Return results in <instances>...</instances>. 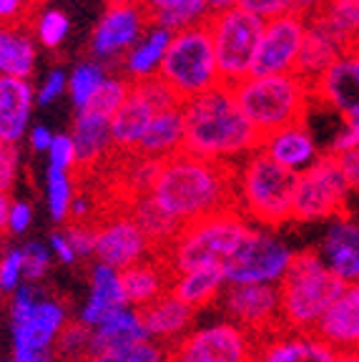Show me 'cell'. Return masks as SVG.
I'll list each match as a JSON object with an SVG mask.
<instances>
[{
	"instance_id": "1",
	"label": "cell",
	"mask_w": 359,
	"mask_h": 362,
	"mask_svg": "<svg viewBox=\"0 0 359 362\" xmlns=\"http://www.w3.org/2000/svg\"><path fill=\"white\" fill-rule=\"evenodd\" d=\"M151 199L181 226L234 206V164L179 151L158 164Z\"/></svg>"
},
{
	"instance_id": "2",
	"label": "cell",
	"mask_w": 359,
	"mask_h": 362,
	"mask_svg": "<svg viewBox=\"0 0 359 362\" xmlns=\"http://www.w3.org/2000/svg\"><path fill=\"white\" fill-rule=\"evenodd\" d=\"M184 106V151L208 161L239 164L261 144L249 119L242 113L231 86H216L201 96L189 98Z\"/></svg>"
},
{
	"instance_id": "3",
	"label": "cell",
	"mask_w": 359,
	"mask_h": 362,
	"mask_svg": "<svg viewBox=\"0 0 359 362\" xmlns=\"http://www.w3.org/2000/svg\"><path fill=\"white\" fill-rule=\"evenodd\" d=\"M297 174L271 161L261 148L234 164V206L261 229L292 221Z\"/></svg>"
},
{
	"instance_id": "4",
	"label": "cell",
	"mask_w": 359,
	"mask_h": 362,
	"mask_svg": "<svg viewBox=\"0 0 359 362\" xmlns=\"http://www.w3.org/2000/svg\"><path fill=\"white\" fill-rule=\"evenodd\" d=\"M249 229L252 224L247 216L236 206H229L184 224L169 247L158 255L169 262L174 274L201 267H224Z\"/></svg>"
},
{
	"instance_id": "5",
	"label": "cell",
	"mask_w": 359,
	"mask_h": 362,
	"mask_svg": "<svg viewBox=\"0 0 359 362\" xmlns=\"http://www.w3.org/2000/svg\"><path fill=\"white\" fill-rule=\"evenodd\" d=\"M231 90L242 113L259 136L304 121V113L314 101V86L297 71L274 76H249L231 86Z\"/></svg>"
},
{
	"instance_id": "6",
	"label": "cell",
	"mask_w": 359,
	"mask_h": 362,
	"mask_svg": "<svg viewBox=\"0 0 359 362\" xmlns=\"http://www.w3.org/2000/svg\"><path fill=\"white\" fill-rule=\"evenodd\" d=\"M344 282L326 269L314 249L294 252V259L279 282L281 327L314 332L324 312L337 300Z\"/></svg>"
},
{
	"instance_id": "7",
	"label": "cell",
	"mask_w": 359,
	"mask_h": 362,
	"mask_svg": "<svg viewBox=\"0 0 359 362\" xmlns=\"http://www.w3.org/2000/svg\"><path fill=\"white\" fill-rule=\"evenodd\" d=\"M158 78L174 90L179 101L196 98L221 86L211 30L206 23L176 30L158 68Z\"/></svg>"
},
{
	"instance_id": "8",
	"label": "cell",
	"mask_w": 359,
	"mask_h": 362,
	"mask_svg": "<svg viewBox=\"0 0 359 362\" xmlns=\"http://www.w3.org/2000/svg\"><path fill=\"white\" fill-rule=\"evenodd\" d=\"M264 23V18L254 16L244 6L208 16L206 25L211 30L216 66H219V76L224 86H236L239 81L252 76Z\"/></svg>"
},
{
	"instance_id": "9",
	"label": "cell",
	"mask_w": 359,
	"mask_h": 362,
	"mask_svg": "<svg viewBox=\"0 0 359 362\" xmlns=\"http://www.w3.org/2000/svg\"><path fill=\"white\" fill-rule=\"evenodd\" d=\"M349 184L334 156L322 153L309 169L299 171L292 199V221L314 224L347 216Z\"/></svg>"
},
{
	"instance_id": "10",
	"label": "cell",
	"mask_w": 359,
	"mask_h": 362,
	"mask_svg": "<svg viewBox=\"0 0 359 362\" xmlns=\"http://www.w3.org/2000/svg\"><path fill=\"white\" fill-rule=\"evenodd\" d=\"M259 339L231 320L189 329L169 347V362H257Z\"/></svg>"
},
{
	"instance_id": "11",
	"label": "cell",
	"mask_w": 359,
	"mask_h": 362,
	"mask_svg": "<svg viewBox=\"0 0 359 362\" xmlns=\"http://www.w3.org/2000/svg\"><path fill=\"white\" fill-rule=\"evenodd\" d=\"M294 252L269 229H249L221 269L226 284H279L292 264Z\"/></svg>"
},
{
	"instance_id": "12",
	"label": "cell",
	"mask_w": 359,
	"mask_h": 362,
	"mask_svg": "<svg viewBox=\"0 0 359 362\" xmlns=\"http://www.w3.org/2000/svg\"><path fill=\"white\" fill-rule=\"evenodd\" d=\"M93 257L118 272L156 255L153 244L148 242L143 229L136 224V219L129 214L126 206H113L111 211H101V219L93 226Z\"/></svg>"
},
{
	"instance_id": "13",
	"label": "cell",
	"mask_w": 359,
	"mask_h": 362,
	"mask_svg": "<svg viewBox=\"0 0 359 362\" xmlns=\"http://www.w3.org/2000/svg\"><path fill=\"white\" fill-rule=\"evenodd\" d=\"M219 302L226 320L257 339L281 329L279 284H226Z\"/></svg>"
},
{
	"instance_id": "14",
	"label": "cell",
	"mask_w": 359,
	"mask_h": 362,
	"mask_svg": "<svg viewBox=\"0 0 359 362\" xmlns=\"http://www.w3.org/2000/svg\"><path fill=\"white\" fill-rule=\"evenodd\" d=\"M307 38V16L299 11L284 13L264 23L254 58L252 76L294 74Z\"/></svg>"
},
{
	"instance_id": "15",
	"label": "cell",
	"mask_w": 359,
	"mask_h": 362,
	"mask_svg": "<svg viewBox=\"0 0 359 362\" xmlns=\"http://www.w3.org/2000/svg\"><path fill=\"white\" fill-rule=\"evenodd\" d=\"M151 25L146 8L141 3H118V6H108L106 13L101 16L98 25L90 38V53L95 61H113L129 53V48L146 33Z\"/></svg>"
},
{
	"instance_id": "16",
	"label": "cell",
	"mask_w": 359,
	"mask_h": 362,
	"mask_svg": "<svg viewBox=\"0 0 359 362\" xmlns=\"http://www.w3.org/2000/svg\"><path fill=\"white\" fill-rule=\"evenodd\" d=\"M314 101L342 116L344 126L359 131V45L344 53L314 83Z\"/></svg>"
},
{
	"instance_id": "17",
	"label": "cell",
	"mask_w": 359,
	"mask_h": 362,
	"mask_svg": "<svg viewBox=\"0 0 359 362\" xmlns=\"http://www.w3.org/2000/svg\"><path fill=\"white\" fill-rule=\"evenodd\" d=\"M326 269L334 272L344 284L359 282V221L339 216L326 224L314 249Z\"/></svg>"
},
{
	"instance_id": "18",
	"label": "cell",
	"mask_w": 359,
	"mask_h": 362,
	"mask_svg": "<svg viewBox=\"0 0 359 362\" xmlns=\"http://www.w3.org/2000/svg\"><path fill=\"white\" fill-rule=\"evenodd\" d=\"M337 352L317 332L276 329L259 339L257 362H334Z\"/></svg>"
},
{
	"instance_id": "19",
	"label": "cell",
	"mask_w": 359,
	"mask_h": 362,
	"mask_svg": "<svg viewBox=\"0 0 359 362\" xmlns=\"http://www.w3.org/2000/svg\"><path fill=\"white\" fill-rule=\"evenodd\" d=\"M66 322V307L51 297H40L23 320L11 322L13 350H51L56 347V337Z\"/></svg>"
},
{
	"instance_id": "20",
	"label": "cell",
	"mask_w": 359,
	"mask_h": 362,
	"mask_svg": "<svg viewBox=\"0 0 359 362\" xmlns=\"http://www.w3.org/2000/svg\"><path fill=\"white\" fill-rule=\"evenodd\" d=\"M259 148H261L271 161H276L279 166L289 169L292 174H299V171L309 169V166L322 156L319 144H317L314 134L307 129L304 121L281 126V129L271 131V134H264Z\"/></svg>"
},
{
	"instance_id": "21",
	"label": "cell",
	"mask_w": 359,
	"mask_h": 362,
	"mask_svg": "<svg viewBox=\"0 0 359 362\" xmlns=\"http://www.w3.org/2000/svg\"><path fill=\"white\" fill-rule=\"evenodd\" d=\"M334 352L359 350V282H349L314 329Z\"/></svg>"
},
{
	"instance_id": "22",
	"label": "cell",
	"mask_w": 359,
	"mask_h": 362,
	"mask_svg": "<svg viewBox=\"0 0 359 362\" xmlns=\"http://www.w3.org/2000/svg\"><path fill=\"white\" fill-rule=\"evenodd\" d=\"M76 146V169L93 171L113 158V141H111V119L103 113H95L90 108L78 111L71 131Z\"/></svg>"
},
{
	"instance_id": "23",
	"label": "cell",
	"mask_w": 359,
	"mask_h": 362,
	"mask_svg": "<svg viewBox=\"0 0 359 362\" xmlns=\"http://www.w3.org/2000/svg\"><path fill=\"white\" fill-rule=\"evenodd\" d=\"M139 312L148 339H156L169 347L189 332L194 317H196V310H191L186 302H181L171 289L161 294L158 300L148 302L146 307H141Z\"/></svg>"
},
{
	"instance_id": "24",
	"label": "cell",
	"mask_w": 359,
	"mask_h": 362,
	"mask_svg": "<svg viewBox=\"0 0 359 362\" xmlns=\"http://www.w3.org/2000/svg\"><path fill=\"white\" fill-rule=\"evenodd\" d=\"M171 282H174V269L158 252L121 272V287H124L126 305L136 307V310L146 307L148 302L158 300L161 294L169 292Z\"/></svg>"
},
{
	"instance_id": "25",
	"label": "cell",
	"mask_w": 359,
	"mask_h": 362,
	"mask_svg": "<svg viewBox=\"0 0 359 362\" xmlns=\"http://www.w3.org/2000/svg\"><path fill=\"white\" fill-rule=\"evenodd\" d=\"M35 88L28 78L0 76V141L18 144L30 126Z\"/></svg>"
},
{
	"instance_id": "26",
	"label": "cell",
	"mask_w": 359,
	"mask_h": 362,
	"mask_svg": "<svg viewBox=\"0 0 359 362\" xmlns=\"http://www.w3.org/2000/svg\"><path fill=\"white\" fill-rule=\"evenodd\" d=\"M344 53H349V45L307 16V38L297 63V74L314 86Z\"/></svg>"
},
{
	"instance_id": "27",
	"label": "cell",
	"mask_w": 359,
	"mask_h": 362,
	"mask_svg": "<svg viewBox=\"0 0 359 362\" xmlns=\"http://www.w3.org/2000/svg\"><path fill=\"white\" fill-rule=\"evenodd\" d=\"M38 61V40L23 21L0 23V76L30 78Z\"/></svg>"
},
{
	"instance_id": "28",
	"label": "cell",
	"mask_w": 359,
	"mask_h": 362,
	"mask_svg": "<svg viewBox=\"0 0 359 362\" xmlns=\"http://www.w3.org/2000/svg\"><path fill=\"white\" fill-rule=\"evenodd\" d=\"M156 108L141 96L131 83V93L121 108L111 116V141L113 153H136L141 139L146 134L148 124L156 116Z\"/></svg>"
},
{
	"instance_id": "29",
	"label": "cell",
	"mask_w": 359,
	"mask_h": 362,
	"mask_svg": "<svg viewBox=\"0 0 359 362\" xmlns=\"http://www.w3.org/2000/svg\"><path fill=\"white\" fill-rule=\"evenodd\" d=\"M124 305H126V297H124V287H121V272L103 264V262H95L93 269H90L88 297H86L83 307L78 312V322L95 327L103 317L111 315L113 310H118V307Z\"/></svg>"
},
{
	"instance_id": "30",
	"label": "cell",
	"mask_w": 359,
	"mask_h": 362,
	"mask_svg": "<svg viewBox=\"0 0 359 362\" xmlns=\"http://www.w3.org/2000/svg\"><path fill=\"white\" fill-rule=\"evenodd\" d=\"M184 136H186L184 106L158 111L151 119V124H148V129H146V134H143V139H141L136 153L163 161V158L184 151Z\"/></svg>"
},
{
	"instance_id": "31",
	"label": "cell",
	"mask_w": 359,
	"mask_h": 362,
	"mask_svg": "<svg viewBox=\"0 0 359 362\" xmlns=\"http://www.w3.org/2000/svg\"><path fill=\"white\" fill-rule=\"evenodd\" d=\"M90 332H93V342H90V352L93 355L118 350V347H126L131 342H139V339L148 337L146 329H143V322H141V312L131 305L113 310L95 327H90Z\"/></svg>"
},
{
	"instance_id": "32",
	"label": "cell",
	"mask_w": 359,
	"mask_h": 362,
	"mask_svg": "<svg viewBox=\"0 0 359 362\" xmlns=\"http://www.w3.org/2000/svg\"><path fill=\"white\" fill-rule=\"evenodd\" d=\"M171 30L161 28V25H148L146 33L141 35L129 53L124 56V74L129 81H143L158 76V68L166 56V48L171 43Z\"/></svg>"
},
{
	"instance_id": "33",
	"label": "cell",
	"mask_w": 359,
	"mask_h": 362,
	"mask_svg": "<svg viewBox=\"0 0 359 362\" xmlns=\"http://www.w3.org/2000/svg\"><path fill=\"white\" fill-rule=\"evenodd\" d=\"M226 287V277L221 267H201V269H189L174 274L171 292L191 310H204L219 300Z\"/></svg>"
},
{
	"instance_id": "34",
	"label": "cell",
	"mask_w": 359,
	"mask_h": 362,
	"mask_svg": "<svg viewBox=\"0 0 359 362\" xmlns=\"http://www.w3.org/2000/svg\"><path fill=\"white\" fill-rule=\"evenodd\" d=\"M126 209H129V214L136 219V224L143 229V234L148 237V242L153 244L156 252H163V249L169 247L171 239H174L181 229L179 221L171 219V216L153 202L151 194H143V197L134 199L131 204H126Z\"/></svg>"
},
{
	"instance_id": "35",
	"label": "cell",
	"mask_w": 359,
	"mask_h": 362,
	"mask_svg": "<svg viewBox=\"0 0 359 362\" xmlns=\"http://www.w3.org/2000/svg\"><path fill=\"white\" fill-rule=\"evenodd\" d=\"M309 18L347 43L349 51L359 45V0H329Z\"/></svg>"
},
{
	"instance_id": "36",
	"label": "cell",
	"mask_w": 359,
	"mask_h": 362,
	"mask_svg": "<svg viewBox=\"0 0 359 362\" xmlns=\"http://www.w3.org/2000/svg\"><path fill=\"white\" fill-rule=\"evenodd\" d=\"M76 197L73 181H71V171L61 169V166H51L45 171V204H48V214L53 221H68V211H71V202Z\"/></svg>"
},
{
	"instance_id": "37",
	"label": "cell",
	"mask_w": 359,
	"mask_h": 362,
	"mask_svg": "<svg viewBox=\"0 0 359 362\" xmlns=\"http://www.w3.org/2000/svg\"><path fill=\"white\" fill-rule=\"evenodd\" d=\"M106 68L103 63L98 61H86L78 63L73 68V74L68 76V93H71V101L78 111H83L86 106L90 103V98L98 93V88L106 81Z\"/></svg>"
},
{
	"instance_id": "38",
	"label": "cell",
	"mask_w": 359,
	"mask_h": 362,
	"mask_svg": "<svg viewBox=\"0 0 359 362\" xmlns=\"http://www.w3.org/2000/svg\"><path fill=\"white\" fill-rule=\"evenodd\" d=\"M208 16H211V11H208L206 0H184L179 6L158 11L148 18H151L153 25H161V28L176 33V30L191 28V25H201V23L208 21Z\"/></svg>"
},
{
	"instance_id": "39",
	"label": "cell",
	"mask_w": 359,
	"mask_h": 362,
	"mask_svg": "<svg viewBox=\"0 0 359 362\" xmlns=\"http://www.w3.org/2000/svg\"><path fill=\"white\" fill-rule=\"evenodd\" d=\"M90 342H93V332L88 325L83 322H66V327L58 332L56 337V355L58 360H88Z\"/></svg>"
},
{
	"instance_id": "40",
	"label": "cell",
	"mask_w": 359,
	"mask_h": 362,
	"mask_svg": "<svg viewBox=\"0 0 359 362\" xmlns=\"http://www.w3.org/2000/svg\"><path fill=\"white\" fill-rule=\"evenodd\" d=\"M68 30H71V23H68V16L63 11H56V8H45V11H38L33 18V35L43 48H58V45L66 40Z\"/></svg>"
},
{
	"instance_id": "41",
	"label": "cell",
	"mask_w": 359,
	"mask_h": 362,
	"mask_svg": "<svg viewBox=\"0 0 359 362\" xmlns=\"http://www.w3.org/2000/svg\"><path fill=\"white\" fill-rule=\"evenodd\" d=\"M129 93H131V81L126 76H108L86 108H90L95 113H103V116L111 119L113 113L121 108V103L129 98Z\"/></svg>"
},
{
	"instance_id": "42",
	"label": "cell",
	"mask_w": 359,
	"mask_h": 362,
	"mask_svg": "<svg viewBox=\"0 0 359 362\" xmlns=\"http://www.w3.org/2000/svg\"><path fill=\"white\" fill-rule=\"evenodd\" d=\"M20 262H23V279L25 282H43V277L48 274V269H51L53 264V255L51 249H48V244L43 242H25L20 247Z\"/></svg>"
},
{
	"instance_id": "43",
	"label": "cell",
	"mask_w": 359,
	"mask_h": 362,
	"mask_svg": "<svg viewBox=\"0 0 359 362\" xmlns=\"http://www.w3.org/2000/svg\"><path fill=\"white\" fill-rule=\"evenodd\" d=\"M23 279V262H20V247L6 249V255L0 257V292L13 294Z\"/></svg>"
},
{
	"instance_id": "44",
	"label": "cell",
	"mask_w": 359,
	"mask_h": 362,
	"mask_svg": "<svg viewBox=\"0 0 359 362\" xmlns=\"http://www.w3.org/2000/svg\"><path fill=\"white\" fill-rule=\"evenodd\" d=\"M68 90V74L63 68H53L51 74L40 81V86L35 88V103L40 106H51Z\"/></svg>"
},
{
	"instance_id": "45",
	"label": "cell",
	"mask_w": 359,
	"mask_h": 362,
	"mask_svg": "<svg viewBox=\"0 0 359 362\" xmlns=\"http://www.w3.org/2000/svg\"><path fill=\"white\" fill-rule=\"evenodd\" d=\"M18 171H20V156L16 144L0 141V189L3 192L13 189V184L18 181Z\"/></svg>"
},
{
	"instance_id": "46",
	"label": "cell",
	"mask_w": 359,
	"mask_h": 362,
	"mask_svg": "<svg viewBox=\"0 0 359 362\" xmlns=\"http://www.w3.org/2000/svg\"><path fill=\"white\" fill-rule=\"evenodd\" d=\"M48 164L61 169H76V146L71 134H56L51 148H48Z\"/></svg>"
},
{
	"instance_id": "47",
	"label": "cell",
	"mask_w": 359,
	"mask_h": 362,
	"mask_svg": "<svg viewBox=\"0 0 359 362\" xmlns=\"http://www.w3.org/2000/svg\"><path fill=\"white\" fill-rule=\"evenodd\" d=\"M329 156H334V161H337L339 169H342L344 179H347V184H349V192L359 197V141L339 153H329Z\"/></svg>"
},
{
	"instance_id": "48",
	"label": "cell",
	"mask_w": 359,
	"mask_h": 362,
	"mask_svg": "<svg viewBox=\"0 0 359 362\" xmlns=\"http://www.w3.org/2000/svg\"><path fill=\"white\" fill-rule=\"evenodd\" d=\"M33 224V206L28 202H23V199H13L11 202V209H8V221H6V229L16 237L25 234Z\"/></svg>"
},
{
	"instance_id": "49",
	"label": "cell",
	"mask_w": 359,
	"mask_h": 362,
	"mask_svg": "<svg viewBox=\"0 0 359 362\" xmlns=\"http://www.w3.org/2000/svg\"><path fill=\"white\" fill-rule=\"evenodd\" d=\"M68 234V239H71V244H73L76 255L81 257V259H86V257H93V247H95V232H93V224H68L63 226Z\"/></svg>"
},
{
	"instance_id": "50",
	"label": "cell",
	"mask_w": 359,
	"mask_h": 362,
	"mask_svg": "<svg viewBox=\"0 0 359 362\" xmlns=\"http://www.w3.org/2000/svg\"><path fill=\"white\" fill-rule=\"evenodd\" d=\"M242 6L247 8V11H252L254 16L264 18V21H271V18H276V16L297 11L294 0H242Z\"/></svg>"
},
{
	"instance_id": "51",
	"label": "cell",
	"mask_w": 359,
	"mask_h": 362,
	"mask_svg": "<svg viewBox=\"0 0 359 362\" xmlns=\"http://www.w3.org/2000/svg\"><path fill=\"white\" fill-rule=\"evenodd\" d=\"M48 249H51V255L56 257L61 264H76V259H78V255H76L73 244H71V239H68L66 229H56V232L48 237Z\"/></svg>"
},
{
	"instance_id": "52",
	"label": "cell",
	"mask_w": 359,
	"mask_h": 362,
	"mask_svg": "<svg viewBox=\"0 0 359 362\" xmlns=\"http://www.w3.org/2000/svg\"><path fill=\"white\" fill-rule=\"evenodd\" d=\"M40 0H0V23H18L35 11ZM25 23V21H23Z\"/></svg>"
},
{
	"instance_id": "53",
	"label": "cell",
	"mask_w": 359,
	"mask_h": 362,
	"mask_svg": "<svg viewBox=\"0 0 359 362\" xmlns=\"http://www.w3.org/2000/svg\"><path fill=\"white\" fill-rule=\"evenodd\" d=\"M53 139H56V134H53V131L48 129V126H43V124H35L33 129L28 131L30 146H33L35 151H40V153H48V148H51Z\"/></svg>"
},
{
	"instance_id": "54",
	"label": "cell",
	"mask_w": 359,
	"mask_h": 362,
	"mask_svg": "<svg viewBox=\"0 0 359 362\" xmlns=\"http://www.w3.org/2000/svg\"><path fill=\"white\" fill-rule=\"evenodd\" d=\"M13 360L16 362H56V347L51 350H13Z\"/></svg>"
},
{
	"instance_id": "55",
	"label": "cell",
	"mask_w": 359,
	"mask_h": 362,
	"mask_svg": "<svg viewBox=\"0 0 359 362\" xmlns=\"http://www.w3.org/2000/svg\"><path fill=\"white\" fill-rule=\"evenodd\" d=\"M179 3H184V0H141V6L146 8L148 16H153L158 11H166L171 6H179Z\"/></svg>"
},
{
	"instance_id": "56",
	"label": "cell",
	"mask_w": 359,
	"mask_h": 362,
	"mask_svg": "<svg viewBox=\"0 0 359 362\" xmlns=\"http://www.w3.org/2000/svg\"><path fill=\"white\" fill-rule=\"evenodd\" d=\"M329 0H294V6H297L299 13H304V16H309V13L319 11L322 6H326Z\"/></svg>"
},
{
	"instance_id": "57",
	"label": "cell",
	"mask_w": 359,
	"mask_h": 362,
	"mask_svg": "<svg viewBox=\"0 0 359 362\" xmlns=\"http://www.w3.org/2000/svg\"><path fill=\"white\" fill-rule=\"evenodd\" d=\"M206 3H208V11H211V13L229 11V8L242 6V0H206Z\"/></svg>"
},
{
	"instance_id": "58",
	"label": "cell",
	"mask_w": 359,
	"mask_h": 362,
	"mask_svg": "<svg viewBox=\"0 0 359 362\" xmlns=\"http://www.w3.org/2000/svg\"><path fill=\"white\" fill-rule=\"evenodd\" d=\"M11 202H13V199L8 197V192H3V189H0V229H6L8 209H11Z\"/></svg>"
},
{
	"instance_id": "59",
	"label": "cell",
	"mask_w": 359,
	"mask_h": 362,
	"mask_svg": "<svg viewBox=\"0 0 359 362\" xmlns=\"http://www.w3.org/2000/svg\"><path fill=\"white\" fill-rule=\"evenodd\" d=\"M334 362H359V350H347V352H337Z\"/></svg>"
},
{
	"instance_id": "60",
	"label": "cell",
	"mask_w": 359,
	"mask_h": 362,
	"mask_svg": "<svg viewBox=\"0 0 359 362\" xmlns=\"http://www.w3.org/2000/svg\"><path fill=\"white\" fill-rule=\"evenodd\" d=\"M118 3H129V0H108V6H118Z\"/></svg>"
},
{
	"instance_id": "61",
	"label": "cell",
	"mask_w": 359,
	"mask_h": 362,
	"mask_svg": "<svg viewBox=\"0 0 359 362\" xmlns=\"http://www.w3.org/2000/svg\"><path fill=\"white\" fill-rule=\"evenodd\" d=\"M6 255V247H3V239H0V257Z\"/></svg>"
},
{
	"instance_id": "62",
	"label": "cell",
	"mask_w": 359,
	"mask_h": 362,
	"mask_svg": "<svg viewBox=\"0 0 359 362\" xmlns=\"http://www.w3.org/2000/svg\"><path fill=\"white\" fill-rule=\"evenodd\" d=\"M61 362H88V360H61Z\"/></svg>"
},
{
	"instance_id": "63",
	"label": "cell",
	"mask_w": 359,
	"mask_h": 362,
	"mask_svg": "<svg viewBox=\"0 0 359 362\" xmlns=\"http://www.w3.org/2000/svg\"><path fill=\"white\" fill-rule=\"evenodd\" d=\"M0 297H3V292H0Z\"/></svg>"
},
{
	"instance_id": "64",
	"label": "cell",
	"mask_w": 359,
	"mask_h": 362,
	"mask_svg": "<svg viewBox=\"0 0 359 362\" xmlns=\"http://www.w3.org/2000/svg\"><path fill=\"white\" fill-rule=\"evenodd\" d=\"M11 362H16V360H11Z\"/></svg>"
}]
</instances>
